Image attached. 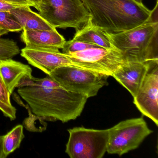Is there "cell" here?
<instances>
[{"label":"cell","instance_id":"obj_1","mask_svg":"<svg viewBox=\"0 0 158 158\" xmlns=\"http://www.w3.org/2000/svg\"><path fill=\"white\" fill-rule=\"evenodd\" d=\"M90 15L89 23L104 32L116 33L158 21V0L152 10L134 0H82Z\"/></svg>","mask_w":158,"mask_h":158},{"label":"cell","instance_id":"obj_2","mask_svg":"<svg viewBox=\"0 0 158 158\" xmlns=\"http://www.w3.org/2000/svg\"><path fill=\"white\" fill-rule=\"evenodd\" d=\"M17 92L35 115L44 120L63 123L80 116L88 99L66 90L58 82L49 87L34 85L19 88Z\"/></svg>","mask_w":158,"mask_h":158},{"label":"cell","instance_id":"obj_3","mask_svg":"<svg viewBox=\"0 0 158 158\" xmlns=\"http://www.w3.org/2000/svg\"><path fill=\"white\" fill-rule=\"evenodd\" d=\"M105 33L112 46L127 61H158L157 21H150L119 33Z\"/></svg>","mask_w":158,"mask_h":158},{"label":"cell","instance_id":"obj_4","mask_svg":"<svg viewBox=\"0 0 158 158\" xmlns=\"http://www.w3.org/2000/svg\"><path fill=\"white\" fill-rule=\"evenodd\" d=\"M36 9L55 28L71 27L76 32L88 23L90 17L82 0H40Z\"/></svg>","mask_w":158,"mask_h":158},{"label":"cell","instance_id":"obj_5","mask_svg":"<svg viewBox=\"0 0 158 158\" xmlns=\"http://www.w3.org/2000/svg\"><path fill=\"white\" fill-rule=\"evenodd\" d=\"M49 76L70 92L88 99L96 96L100 89L108 85L109 76L79 67L66 66L52 71Z\"/></svg>","mask_w":158,"mask_h":158},{"label":"cell","instance_id":"obj_6","mask_svg":"<svg viewBox=\"0 0 158 158\" xmlns=\"http://www.w3.org/2000/svg\"><path fill=\"white\" fill-rule=\"evenodd\" d=\"M107 152L122 156L139 147L153 132L143 117L122 121L109 128Z\"/></svg>","mask_w":158,"mask_h":158},{"label":"cell","instance_id":"obj_7","mask_svg":"<svg viewBox=\"0 0 158 158\" xmlns=\"http://www.w3.org/2000/svg\"><path fill=\"white\" fill-rule=\"evenodd\" d=\"M65 152L71 158H102L107 152L109 129L75 127L68 129Z\"/></svg>","mask_w":158,"mask_h":158},{"label":"cell","instance_id":"obj_8","mask_svg":"<svg viewBox=\"0 0 158 158\" xmlns=\"http://www.w3.org/2000/svg\"><path fill=\"white\" fill-rule=\"evenodd\" d=\"M78 67L112 77L127 61L116 50L102 48L66 54Z\"/></svg>","mask_w":158,"mask_h":158},{"label":"cell","instance_id":"obj_9","mask_svg":"<svg viewBox=\"0 0 158 158\" xmlns=\"http://www.w3.org/2000/svg\"><path fill=\"white\" fill-rule=\"evenodd\" d=\"M134 103L143 115L158 125V64L148 72L134 98Z\"/></svg>","mask_w":158,"mask_h":158},{"label":"cell","instance_id":"obj_10","mask_svg":"<svg viewBox=\"0 0 158 158\" xmlns=\"http://www.w3.org/2000/svg\"><path fill=\"white\" fill-rule=\"evenodd\" d=\"M21 55L29 64L41 70L47 75H49L52 71L59 67H79L66 54L61 52L59 50L40 49L25 47L21 50Z\"/></svg>","mask_w":158,"mask_h":158},{"label":"cell","instance_id":"obj_11","mask_svg":"<svg viewBox=\"0 0 158 158\" xmlns=\"http://www.w3.org/2000/svg\"><path fill=\"white\" fill-rule=\"evenodd\" d=\"M157 64L158 61H127L120 66L112 77L125 88L134 98L148 72Z\"/></svg>","mask_w":158,"mask_h":158},{"label":"cell","instance_id":"obj_12","mask_svg":"<svg viewBox=\"0 0 158 158\" xmlns=\"http://www.w3.org/2000/svg\"><path fill=\"white\" fill-rule=\"evenodd\" d=\"M21 39L26 47L40 49L58 50L62 49L66 42L56 29L23 30Z\"/></svg>","mask_w":158,"mask_h":158},{"label":"cell","instance_id":"obj_13","mask_svg":"<svg viewBox=\"0 0 158 158\" xmlns=\"http://www.w3.org/2000/svg\"><path fill=\"white\" fill-rule=\"evenodd\" d=\"M32 73L29 65L12 58L0 60V75L11 95L20 81L26 76L32 75Z\"/></svg>","mask_w":158,"mask_h":158},{"label":"cell","instance_id":"obj_14","mask_svg":"<svg viewBox=\"0 0 158 158\" xmlns=\"http://www.w3.org/2000/svg\"><path fill=\"white\" fill-rule=\"evenodd\" d=\"M10 14L19 23L23 30H54L39 13L35 12L29 6H22L9 11Z\"/></svg>","mask_w":158,"mask_h":158},{"label":"cell","instance_id":"obj_15","mask_svg":"<svg viewBox=\"0 0 158 158\" xmlns=\"http://www.w3.org/2000/svg\"><path fill=\"white\" fill-rule=\"evenodd\" d=\"M72 40L93 44L107 49L116 50L110 42L105 32L93 26L89 22L80 30L77 31Z\"/></svg>","mask_w":158,"mask_h":158},{"label":"cell","instance_id":"obj_16","mask_svg":"<svg viewBox=\"0 0 158 158\" xmlns=\"http://www.w3.org/2000/svg\"><path fill=\"white\" fill-rule=\"evenodd\" d=\"M24 138L23 127L22 125L16 126L4 135L3 152L6 157L20 147Z\"/></svg>","mask_w":158,"mask_h":158},{"label":"cell","instance_id":"obj_17","mask_svg":"<svg viewBox=\"0 0 158 158\" xmlns=\"http://www.w3.org/2000/svg\"><path fill=\"white\" fill-rule=\"evenodd\" d=\"M10 93L0 75V105L4 110L3 114L10 120L16 118V109L10 101Z\"/></svg>","mask_w":158,"mask_h":158},{"label":"cell","instance_id":"obj_18","mask_svg":"<svg viewBox=\"0 0 158 158\" xmlns=\"http://www.w3.org/2000/svg\"><path fill=\"white\" fill-rule=\"evenodd\" d=\"M23 28L9 11H0V37L10 32H20Z\"/></svg>","mask_w":158,"mask_h":158},{"label":"cell","instance_id":"obj_19","mask_svg":"<svg viewBox=\"0 0 158 158\" xmlns=\"http://www.w3.org/2000/svg\"><path fill=\"white\" fill-rule=\"evenodd\" d=\"M20 52V48L15 41L0 38V60L12 58Z\"/></svg>","mask_w":158,"mask_h":158},{"label":"cell","instance_id":"obj_20","mask_svg":"<svg viewBox=\"0 0 158 158\" xmlns=\"http://www.w3.org/2000/svg\"><path fill=\"white\" fill-rule=\"evenodd\" d=\"M100 48V47L93 44L85 43L81 41L71 40L65 42L62 49L63 53L64 54H68V53L85 50L92 48Z\"/></svg>","mask_w":158,"mask_h":158},{"label":"cell","instance_id":"obj_21","mask_svg":"<svg viewBox=\"0 0 158 158\" xmlns=\"http://www.w3.org/2000/svg\"><path fill=\"white\" fill-rule=\"evenodd\" d=\"M22 6L26 5H20L7 1L6 0H0V11H9L12 9L18 8Z\"/></svg>","mask_w":158,"mask_h":158},{"label":"cell","instance_id":"obj_22","mask_svg":"<svg viewBox=\"0 0 158 158\" xmlns=\"http://www.w3.org/2000/svg\"><path fill=\"white\" fill-rule=\"evenodd\" d=\"M6 1L10 2H12V3H16V4L32 7V5L30 4L29 2H27L26 0H6Z\"/></svg>","mask_w":158,"mask_h":158},{"label":"cell","instance_id":"obj_23","mask_svg":"<svg viewBox=\"0 0 158 158\" xmlns=\"http://www.w3.org/2000/svg\"><path fill=\"white\" fill-rule=\"evenodd\" d=\"M4 135H0V158H6L3 152V141Z\"/></svg>","mask_w":158,"mask_h":158},{"label":"cell","instance_id":"obj_24","mask_svg":"<svg viewBox=\"0 0 158 158\" xmlns=\"http://www.w3.org/2000/svg\"><path fill=\"white\" fill-rule=\"evenodd\" d=\"M27 2L32 5V7L36 9L40 2V0H26Z\"/></svg>","mask_w":158,"mask_h":158},{"label":"cell","instance_id":"obj_25","mask_svg":"<svg viewBox=\"0 0 158 158\" xmlns=\"http://www.w3.org/2000/svg\"><path fill=\"white\" fill-rule=\"evenodd\" d=\"M134 1L135 2H137V3H139V4H142V0H134Z\"/></svg>","mask_w":158,"mask_h":158},{"label":"cell","instance_id":"obj_26","mask_svg":"<svg viewBox=\"0 0 158 158\" xmlns=\"http://www.w3.org/2000/svg\"><path fill=\"white\" fill-rule=\"evenodd\" d=\"M0 110L1 111L2 113L3 114V113H4V110H3V108H2V107L1 105H0Z\"/></svg>","mask_w":158,"mask_h":158},{"label":"cell","instance_id":"obj_27","mask_svg":"<svg viewBox=\"0 0 158 158\" xmlns=\"http://www.w3.org/2000/svg\"></svg>","mask_w":158,"mask_h":158}]
</instances>
